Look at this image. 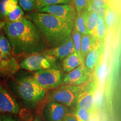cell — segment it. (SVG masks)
<instances>
[{
    "mask_svg": "<svg viewBox=\"0 0 121 121\" xmlns=\"http://www.w3.org/2000/svg\"><path fill=\"white\" fill-rule=\"evenodd\" d=\"M3 31L10 42L13 56H28L48 49L41 33L26 17L16 22H5Z\"/></svg>",
    "mask_w": 121,
    "mask_h": 121,
    "instance_id": "1",
    "label": "cell"
},
{
    "mask_svg": "<svg viewBox=\"0 0 121 121\" xmlns=\"http://www.w3.org/2000/svg\"><path fill=\"white\" fill-rule=\"evenodd\" d=\"M26 18L35 25L51 48L56 47L66 40L74 28L53 15L44 13L36 11L30 13Z\"/></svg>",
    "mask_w": 121,
    "mask_h": 121,
    "instance_id": "2",
    "label": "cell"
},
{
    "mask_svg": "<svg viewBox=\"0 0 121 121\" xmlns=\"http://www.w3.org/2000/svg\"><path fill=\"white\" fill-rule=\"evenodd\" d=\"M12 87L25 108L34 109L43 100L46 91L35 81L33 75L17 72L13 75Z\"/></svg>",
    "mask_w": 121,
    "mask_h": 121,
    "instance_id": "3",
    "label": "cell"
},
{
    "mask_svg": "<svg viewBox=\"0 0 121 121\" xmlns=\"http://www.w3.org/2000/svg\"><path fill=\"white\" fill-rule=\"evenodd\" d=\"M84 87V86L71 85H60L49 93L48 99L51 102L58 103L67 107L75 106L77 99Z\"/></svg>",
    "mask_w": 121,
    "mask_h": 121,
    "instance_id": "4",
    "label": "cell"
},
{
    "mask_svg": "<svg viewBox=\"0 0 121 121\" xmlns=\"http://www.w3.org/2000/svg\"><path fill=\"white\" fill-rule=\"evenodd\" d=\"M54 66L49 69L34 72L33 75L35 81L45 90L56 89L61 85L64 72Z\"/></svg>",
    "mask_w": 121,
    "mask_h": 121,
    "instance_id": "5",
    "label": "cell"
},
{
    "mask_svg": "<svg viewBox=\"0 0 121 121\" xmlns=\"http://www.w3.org/2000/svg\"><path fill=\"white\" fill-rule=\"evenodd\" d=\"M57 59L43 52L30 54L19 63L20 69L30 72H37L49 69L55 65Z\"/></svg>",
    "mask_w": 121,
    "mask_h": 121,
    "instance_id": "6",
    "label": "cell"
},
{
    "mask_svg": "<svg viewBox=\"0 0 121 121\" xmlns=\"http://www.w3.org/2000/svg\"><path fill=\"white\" fill-rule=\"evenodd\" d=\"M37 11L52 15L65 23L74 27L77 13L74 7L71 4L48 6L37 10Z\"/></svg>",
    "mask_w": 121,
    "mask_h": 121,
    "instance_id": "7",
    "label": "cell"
},
{
    "mask_svg": "<svg viewBox=\"0 0 121 121\" xmlns=\"http://www.w3.org/2000/svg\"><path fill=\"white\" fill-rule=\"evenodd\" d=\"M22 107L16 98L8 89L0 85V113L19 115Z\"/></svg>",
    "mask_w": 121,
    "mask_h": 121,
    "instance_id": "8",
    "label": "cell"
},
{
    "mask_svg": "<svg viewBox=\"0 0 121 121\" xmlns=\"http://www.w3.org/2000/svg\"><path fill=\"white\" fill-rule=\"evenodd\" d=\"M98 83L95 78L91 79L84 86V89L77 99L76 108H84L91 112L94 103L95 94L97 89Z\"/></svg>",
    "mask_w": 121,
    "mask_h": 121,
    "instance_id": "9",
    "label": "cell"
},
{
    "mask_svg": "<svg viewBox=\"0 0 121 121\" xmlns=\"http://www.w3.org/2000/svg\"><path fill=\"white\" fill-rule=\"evenodd\" d=\"M91 73L87 70L84 63L70 72L66 73L63 77L61 85H71L83 86L91 79Z\"/></svg>",
    "mask_w": 121,
    "mask_h": 121,
    "instance_id": "10",
    "label": "cell"
},
{
    "mask_svg": "<svg viewBox=\"0 0 121 121\" xmlns=\"http://www.w3.org/2000/svg\"><path fill=\"white\" fill-rule=\"evenodd\" d=\"M68 113H69L67 107L49 101L43 108V121H62Z\"/></svg>",
    "mask_w": 121,
    "mask_h": 121,
    "instance_id": "11",
    "label": "cell"
},
{
    "mask_svg": "<svg viewBox=\"0 0 121 121\" xmlns=\"http://www.w3.org/2000/svg\"><path fill=\"white\" fill-rule=\"evenodd\" d=\"M75 52L71 36L67 38L58 46L51 49H47L43 52L44 53L54 57L56 59L62 60L69 54Z\"/></svg>",
    "mask_w": 121,
    "mask_h": 121,
    "instance_id": "12",
    "label": "cell"
},
{
    "mask_svg": "<svg viewBox=\"0 0 121 121\" xmlns=\"http://www.w3.org/2000/svg\"><path fill=\"white\" fill-rule=\"evenodd\" d=\"M104 49V43L101 42L92 48L85 58L84 64L87 70L91 73L99 65Z\"/></svg>",
    "mask_w": 121,
    "mask_h": 121,
    "instance_id": "13",
    "label": "cell"
},
{
    "mask_svg": "<svg viewBox=\"0 0 121 121\" xmlns=\"http://www.w3.org/2000/svg\"><path fill=\"white\" fill-rule=\"evenodd\" d=\"M19 63L15 57L6 60H0V74L4 78H11L19 72Z\"/></svg>",
    "mask_w": 121,
    "mask_h": 121,
    "instance_id": "14",
    "label": "cell"
},
{
    "mask_svg": "<svg viewBox=\"0 0 121 121\" xmlns=\"http://www.w3.org/2000/svg\"><path fill=\"white\" fill-rule=\"evenodd\" d=\"M84 62V59L75 52L62 60V71L68 73Z\"/></svg>",
    "mask_w": 121,
    "mask_h": 121,
    "instance_id": "15",
    "label": "cell"
},
{
    "mask_svg": "<svg viewBox=\"0 0 121 121\" xmlns=\"http://www.w3.org/2000/svg\"><path fill=\"white\" fill-rule=\"evenodd\" d=\"M100 43V40L89 33L82 35L81 41V55L82 58L85 59L89 51Z\"/></svg>",
    "mask_w": 121,
    "mask_h": 121,
    "instance_id": "16",
    "label": "cell"
},
{
    "mask_svg": "<svg viewBox=\"0 0 121 121\" xmlns=\"http://www.w3.org/2000/svg\"><path fill=\"white\" fill-rule=\"evenodd\" d=\"M85 16L86 25L87 30V33L96 38L95 35V28L96 22L99 17V15L97 13L91 12L87 7L84 11H82Z\"/></svg>",
    "mask_w": 121,
    "mask_h": 121,
    "instance_id": "17",
    "label": "cell"
},
{
    "mask_svg": "<svg viewBox=\"0 0 121 121\" xmlns=\"http://www.w3.org/2000/svg\"><path fill=\"white\" fill-rule=\"evenodd\" d=\"M13 56L11 45L4 31L0 33V60H6Z\"/></svg>",
    "mask_w": 121,
    "mask_h": 121,
    "instance_id": "18",
    "label": "cell"
},
{
    "mask_svg": "<svg viewBox=\"0 0 121 121\" xmlns=\"http://www.w3.org/2000/svg\"><path fill=\"white\" fill-rule=\"evenodd\" d=\"M108 30L104 19L99 16L95 28V35L96 38L103 43H105Z\"/></svg>",
    "mask_w": 121,
    "mask_h": 121,
    "instance_id": "19",
    "label": "cell"
},
{
    "mask_svg": "<svg viewBox=\"0 0 121 121\" xmlns=\"http://www.w3.org/2000/svg\"><path fill=\"white\" fill-rule=\"evenodd\" d=\"M74 28L81 35L86 34L87 33V30L86 25L85 19L83 12L81 13H78L76 15V17Z\"/></svg>",
    "mask_w": 121,
    "mask_h": 121,
    "instance_id": "20",
    "label": "cell"
},
{
    "mask_svg": "<svg viewBox=\"0 0 121 121\" xmlns=\"http://www.w3.org/2000/svg\"><path fill=\"white\" fill-rule=\"evenodd\" d=\"M24 13L23 10L17 6L16 9L7 15L4 20V22H13L20 20L24 17Z\"/></svg>",
    "mask_w": 121,
    "mask_h": 121,
    "instance_id": "21",
    "label": "cell"
},
{
    "mask_svg": "<svg viewBox=\"0 0 121 121\" xmlns=\"http://www.w3.org/2000/svg\"><path fill=\"white\" fill-rule=\"evenodd\" d=\"M71 2V0H36V9L55 4H70Z\"/></svg>",
    "mask_w": 121,
    "mask_h": 121,
    "instance_id": "22",
    "label": "cell"
},
{
    "mask_svg": "<svg viewBox=\"0 0 121 121\" xmlns=\"http://www.w3.org/2000/svg\"><path fill=\"white\" fill-rule=\"evenodd\" d=\"M91 112L84 108H76L73 114L77 121H90Z\"/></svg>",
    "mask_w": 121,
    "mask_h": 121,
    "instance_id": "23",
    "label": "cell"
},
{
    "mask_svg": "<svg viewBox=\"0 0 121 121\" xmlns=\"http://www.w3.org/2000/svg\"><path fill=\"white\" fill-rule=\"evenodd\" d=\"M71 36L73 43L75 52L79 55H81V41L82 35L73 28Z\"/></svg>",
    "mask_w": 121,
    "mask_h": 121,
    "instance_id": "24",
    "label": "cell"
},
{
    "mask_svg": "<svg viewBox=\"0 0 121 121\" xmlns=\"http://www.w3.org/2000/svg\"><path fill=\"white\" fill-rule=\"evenodd\" d=\"M72 1L77 14L84 11L88 7L91 2L90 0H71Z\"/></svg>",
    "mask_w": 121,
    "mask_h": 121,
    "instance_id": "25",
    "label": "cell"
},
{
    "mask_svg": "<svg viewBox=\"0 0 121 121\" xmlns=\"http://www.w3.org/2000/svg\"><path fill=\"white\" fill-rule=\"evenodd\" d=\"M115 16H116V13L114 10L107 6L106 8V13L104 20L108 29L113 26L115 20Z\"/></svg>",
    "mask_w": 121,
    "mask_h": 121,
    "instance_id": "26",
    "label": "cell"
},
{
    "mask_svg": "<svg viewBox=\"0 0 121 121\" xmlns=\"http://www.w3.org/2000/svg\"><path fill=\"white\" fill-rule=\"evenodd\" d=\"M19 6L26 11H32L36 9V0H18Z\"/></svg>",
    "mask_w": 121,
    "mask_h": 121,
    "instance_id": "27",
    "label": "cell"
},
{
    "mask_svg": "<svg viewBox=\"0 0 121 121\" xmlns=\"http://www.w3.org/2000/svg\"><path fill=\"white\" fill-rule=\"evenodd\" d=\"M0 121H22L17 115L9 113H1Z\"/></svg>",
    "mask_w": 121,
    "mask_h": 121,
    "instance_id": "28",
    "label": "cell"
},
{
    "mask_svg": "<svg viewBox=\"0 0 121 121\" xmlns=\"http://www.w3.org/2000/svg\"><path fill=\"white\" fill-rule=\"evenodd\" d=\"M105 2L107 6L114 10L119 8L120 0H105Z\"/></svg>",
    "mask_w": 121,
    "mask_h": 121,
    "instance_id": "29",
    "label": "cell"
},
{
    "mask_svg": "<svg viewBox=\"0 0 121 121\" xmlns=\"http://www.w3.org/2000/svg\"><path fill=\"white\" fill-rule=\"evenodd\" d=\"M91 1L96 6L102 7H105L107 6L105 4V0H91Z\"/></svg>",
    "mask_w": 121,
    "mask_h": 121,
    "instance_id": "30",
    "label": "cell"
},
{
    "mask_svg": "<svg viewBox=\"0 0 121 121\" xmlns=\"http://www.w3.org/2000/svg\"><path fill=\"white\" fill-rule=\"evenodd\" d=\"M62 121H77L73 113H68Z\"/></svg>",
    "mask_w": 121,
    "mask_h": 121,
    "instance_id": "31",
    "label": "cell"
},
{
    "mask_svg": "<svg viewBox=\"0 0 121 121\" xmlns=\"http://www.w3.org/2000/svg\"><path fill=\"white\" fill-rule=\"evenodd\" d=\"M31 121H43L42 120V118L40 117L37 116L36 117H35Z\"/></svg>",
    "mask_w": 121,
    "mask_h": 121,
    "instance_id": "32",
    "label": "cell"
},
{
    "mask_svg": "<svg viewBox=\"0 0 121 121\" xmlns=\"http://www.w3.org/2000/svg\"><path fill=\"white\" fill-rule=\"evenodd\" d=\"M4 24H5V22H2V21L0 20V33H1V29L3 28V27H4Z\"/></svg>",
    "mask_w": 121,
    "mask_h": 121,
    "instance_id": "33",
    "label": "cell"
},
{
    "mask_svg": "<svg viewBox=\"0 0 121 121\" xmlns=\"http://www.w3.org/2000/svg\"><path fill=\"white\" fill-rule=\"evenodd\" d=\"M90 1H91V0H90Z\"/></svg>",
    "mask_w": 121,
    "mask_h": 121,
    "instance_id": "34",
    "label": "cell"
}]
</instances>
